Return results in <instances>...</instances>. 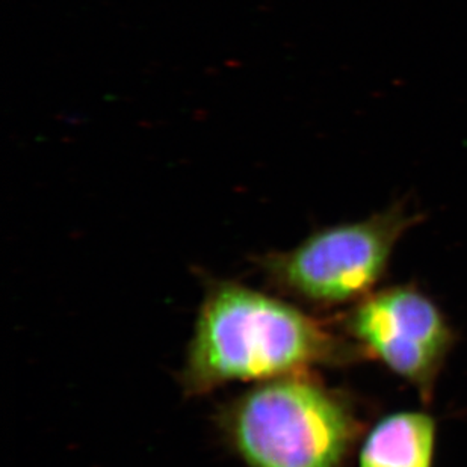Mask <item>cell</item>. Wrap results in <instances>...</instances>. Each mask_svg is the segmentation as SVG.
Listing matches in <instances>:
<instances>
[{
	"instance_id": "6da1fadb",
	"label": "cell",
	"mask_w": 467,
	"mask_h": 467,
	"mask_svg": "<svg viewBox=\"0 0 467 467\" xmlns=\"http://www.w3.org/2000/svg\"><path fill=\"white\" fill-rule=\"evenodd\" d=\"M362 354L294 306L234 283L209 289L195 321L182 384L202 395L234 379H273Z\"/></svg>"
},
{
	"instance_id": "7a4b0ae2",
	"label": "cell",
	"mask_w": 467,
	"mask_h": 467,
	"mask_svg": "<svg viewBox=\"0 0 467 467\" xmlns=\"http://www.w3.org/2000/svg\"><path fill=\"white\" fill-rule=\"evenodd\" d=\"M221 423L248 467H339L358 432L347 400L303 374L266 379Z\"/></svg>"
},
{
	"instance_id": "3957f363",
	"label": "cell",
	"mask_w": 467,
	"mask_h": 467,
	"mask_svg": "<svg viewBox=\"0 0 467 467\" xmlns=\"http://www.w3.org/2000/svg\"><path fill=\"white\" fill-rule=\"evenodd\" d=\"M420 218L397 202L365 220L317 230L289 252L269 254L262 265L271 283L309 305L360 301L372 294L398 243Z\"/></svg>"
},
{
	"instance_id": "277c9868",
	"label": "cell",
	"mask_w": 467,
	"mask_h": 467,
	"mask_svg": "<svg viewBox=\"0 0 467 467\" xmlns=\"http://www.w3.org/2000/svg\"><path fill=\"white\" fill-rule=\"evenodd\" d=\"M354 344L368 358L431 401L455 335L439 306L415 286L386 287L358 301L345 322Z\"/></svg>"
},
{
	"instance_id": "5b68a950",
	"label": "cell",
	"mask_w": 467,
	"mask_h": 467,
	"mask_svg": "<svg viewBox=\"0 0 467 467\" xmlns=\"http://www.w3.org/2000/svg\"><path fill=\"white\" fill-rule=\"evenodd\" d=\"M437 422L425 411H395L366 434L358 467H432Z\"/></svg>"
}]
</instances>
